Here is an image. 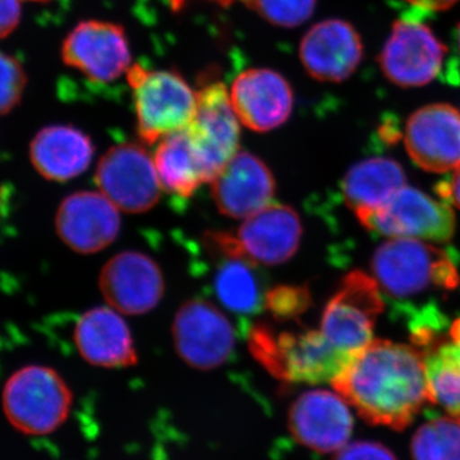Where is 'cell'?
<instances>
[{
    "instance_id": "7a4b0ae2",
    "label": "cell",
    "mask_w": 460,
    "mask_h": 460,
    "mask_svg": "<svg viewBox=\"0 0 460 460\" xmlns=\"http://www.w3.org/2000/svg\"><path fill=\"white\" fill-rule=\"evenodd\" d=\"M248 345L272 376L310 385L332 384L354 353L339 349L321 330L277 334L266 323H256L250 330Z\"/></svg>"
},
{
    "instance_id": "6da1fadb",
    "label": "cell",
    "mask_w": 460,
    "mask_h": 460,
    "mask_svg": "<svg viewBox=\"0 0 460 460\" xmlns=\"http://www.w3.org/2000/svg\"><path fill=\"white\" fill-rule=\"evenodd\" d=\"M332 385L371 425L407 429L429 401L420 350L389 341H372L356 350Z\"/></svg>"
},
{
    "instance_id": "ac0fdd59",
    "label": "cell",
    "mask_w": 460,
    "mask_h": 460,
    "mask_svg": "<svg viewBox=\"0 0 460 460\" xmlns=\"http://www.w3.org/2000/svg\"><path fill=\"white\" fill-rule=\"evenodd\" d=\"M229 93L239 122L255 132L279 128L289 119L295 104L287 78L268 68L242 72Z\"/></svg>"
},
{
    "instance_id": "9c48e42d",
    "label": "cell",
    "mask_w": 460,
    "mask_h": 460,
    "mask_svg": "<svg viewBox=\"0 0 460 460\" xmlns=\"http://www.w3.org/2000/svg\"><path fill=\"white\" fill-rule=\"evenodd\" d=\"M95 181L102 195L127 214H142L160 199L154 159L142 145L119 144L100 159Z\"/></svg>"
},
{
    "instance_id": "d6986e66",
    "label": "cell",
    "mask_w": 460,
    "mask_h": 460,
    "mask_svg": "<svg viewBox=\"0 0 460 460\" xmlns=\"http://www.w3.org/2000/svg\"><path fill=\"white\" fill-rule=\"evenodd\" d=\"M277 181L259 156L238 151L224 171L211 181V195L220 214L247 219L270 204Z\"/></svg>"
},
{
    "instance_id": "4316f807",
    "label": "cell",
    "mask_w": 460,
    "mask_h": 460,
    "mask_svg": "<svg viewBox=\"0 0 460 460\" xmlns=\"http://www.w3.org/2000/svg\"><path fill=\"white\" fill-rule=\"evenodd\" d=\"M411 450L413 460H460V419L429 420L414 434Z\"/></svg>"
},
{
    "instance_id": "4dcf8cb0",
    "label": "cell",
    "mask_w": 460,
    "mask_h": 460,
    "mask_svg": "<svg viewBox=\"0 0 460 460\" xmlns=\"http://www.w3.org/2000/svg\"><path fill=\"white\" fill-rule=\"evenodd\" d=\"M332 460H398L392 450L374 441H357L339 450Z\"/></svg>"
},
{
    "instance_id": "8992f818",
    "label": "cell",
    "mask_w": 460,
    "mask_h": 460,
    "mask_svg": "<svg viewBox=\"0 0 460 460\" xmlns=\"http://www.w3.org/2000/svg\"><path fill=\"white\" fill-rule=\"evenodd\" d=\"M239 124L226 84L211 83L198 91V109L186 131L205 181L211 183L237 155Z\"/></svg>"
},
{
    "instance_id": "2e32d148",
    "label": "cell",
    "mask_w": 460,
    "mask_h": 460,
    "mask_svg": "<svg viewBox=\"0 0 460 460\" xmlns=\"http://www.w3.org/2000/svg\"><path fill=\"white\" fill-rule=\"evenodd\" d=\"M56 230L63 243L75 252H100L119 234V208L102 192L72 193L58 208Z\"/></svg>"
},
{
    "instance_id": "30bf717a",
    "label": "cell",
    "mask_w": 460,
    "mask_h": 460,
    "mask_svg": "<svg viewBox=\"0 0 460 460\" xmlns=\"http://www.w3.org/2000/svg\"><path fill=\"white\" fill-rule=\"evenodd\" d=\"M447 48L425 23L398 20L377 58L381 72L399 87H420L440 75Z\"/></svg>"
},
{
    "instance_id": "f546056e",
    "label": "cell",
    "mask_w": 460,
    "mask_h": 460,
    "mask_svg": "<svg viewBox=\"0 0 460 460\" xmlns=\"http://www.w3.org/2000/svg\"><path fill=\"white\" fill-rule=\"evenodd\" d=\"M25 69L16 58L0 51V115L11 113L25 91Z\"/></svg>"
},
{
    "instance_id": "3957f363",
    "label": "cell",
    "mask_w": 460,
    "mask_h": 460,
    "mask_svg": "<svg viewBox=\"0 0 460 460\" xmlns=\"http://www.w3.org/2000/svg\"><path fill=\"white\" fill-rule=\"evenodd\" d=\"M456 256L419 239L395 238L377 248L372 270L385 295L404 304L432 290L456 289L460 283Z\"/></svg>"
},
{
    "instance_id": "e575fe53",
    "label": "cell",
    "mask_w": 460,
    "mask_h": 460,
    "mask_svg": "<svg viewBox=\"0 0 460 460\" xmlns=\"http://www.w3.org/2000/svg\"><path fill=\"white\" fill-rule=\"evenodd\" d=\"M187 0H169L172 11H181V8L186 4ZM217 4L223 5V7H229V5L234 4V3H242V4L250 7L251 0H213Z\"/></svg>"
},
{
    "instance_id": "ba28073f",
    "label": "cell",
    "mask_w": 460,
    "mask_h": 460,
    "mask_svg": "<svg viewBox=\"0 0 460 460\" xmlns=\"http://www.w3.org/2000/svg\"><path fill=\"white\" fill-rule=\"evenodd\" d=\"M172 332L175 352L196 370L222 367L234 352L232 323L219 308L204 299H190L181 305Z\"/></svg>"
},
{
    "instance_id": "e0dca14e",
    "label": "cell",
    "mask_w": 460,
    "mask_h": 460,
    "mask_svg": "<svg viewBox=\"0 0 460 460\" xmlns=\"http://www.w3.org/2000/svg\"><path fill=\"white\" fill-rule=\"evenodd\" d=\"M288 429L296 441L314 452H339L352 435L353 419L341 395L310 390L290 405Z\"/></svg>"
},
{
    "instance_id": "d6a6232c",
    "label": "cell",
    "mask_w": 460,
    "mask_h": 460,
    "mask_svg": "<svg viewBox=\"0 0 460 460\" xmlns=\"http://www.w3.org/2000/svg\"><path fill=\"white\" fill-rule=\"evenodd\" d=\"M438 195L447 204L456 206L460 208V166L454 171L450 177L445 178L436 186Z\"/></svg>"
},
{
    "instance_id": "1f68e13d",
    "label": "cell",
    "mask_w": 460,
    "mask_h": 460,
    "mask_svg": "<svg viewBox=\"0 0 460 460\" xmlns=\"http://www.w3.org/2000/svg\"><path fill=\"white\" fill-rule=\"evenodd\" d=\"M20 20V0H0V39L13 32Z\"/></svg>"
},
{
    "instance_id": "ffe728a7",
    "label": "cell",
    "mask_w": 460,
    "mask_h": 460,
    "mask_svg": "<svg viewBox=\"0 0 460 460\" xmlns=\"http://www.w3.org/2000/svg\"><path fill=\"white\" fill-rule=\"evenodd\" d=\"M237 238L244 252L257 265H281L298 251L301 219L290 206L269 204L244 219Z\"/></svg>"
},
{
    "instance_id": "484cf974",
    "label": "cell",
    "mask_w": 460,
    "mask_h": 460,
    "mask_svg": "<svg viewBox=\"0 0 460 460\" xmlns=\"http://www.w3.org/2000/svg\"><path fill=\"white\" fill-rule=\"evenodd\" d=\"M429 401L460 417V341H438L425 352Z\"/></svg>"
},
{
    "instance_id": "74e56055",
    "label": "cell",
    "mask_w": 460,
    "mask_h": 460,
    "mask_svg": "<svg viewBox=\"0 0 460 460\" xmlns=\"http://www.w3.org/2000/svg\"><path fill=\"white\" fill-rule=\"evenodd\" d=\"M31 2H49V0H31Z\"/></svg>"
},
{
    "instance_id": "9a60e30c",
    "label": "cell",
    "mask_w": 460,
    "mask_h": 460,
    "mask_svg": "<svg viewBox=\"0 0 460 460\" xmlns=\"http://www.w3.org/2000/svg\"><path fill=\"white\" fill-rule=\"evenodd\" d=\"M363 51L361 35L352 23L329 18L305 32L299 44V59L314 80L341 84L361 65Z\"/></svg>"
},
{
    "instance_id": "277c9868",
    "label": "cell",
    "mask_w": 460,
    "mask_h": 460,
    "mask_svg": "<svg viewBox=\"0 0 460 460\" xmlns=\"http://www.w3.org/2000/svg\"><path fill=\"white\" fill-rule=\"evenodd\" d=\"M127 81L132 89L136 127L142 142L155 144L189 128L198 109V91L178 72L132 65Z\"/></svg>"
},
{
    "instance_id": "5b68a950",
    "label": "cell",
    "mask_w": 460,
    "mask_h": 460,
    "mask_svg": "<svg viewBox=\"0 0 460 460\" xmlns=\"http://www.w3.org/2000/svg\"><path fill=\"white\" fill-rule=\"evenodd\" d=\"M71 387L54 368L29 365L14 371L2 393V407L12 428L30 436L49 435L68 419Z\"/></svg>"
},
{
    "instance_id": "44dd1931",
    "label": "cell",
    "mask_w": 460,
    "mask_h": 460,
    "mask_svg": "<svg viewBox=\"0 0 460 460\" xmlns=\"http://www.w3.org/2000/svg\"><path fill=\"white\" fill-rule=\"evenodd\" d=\"M74 341L84 361L96 367L126 368L137 365L131 330L113 308L86 311L75 323Z\"/></svg>"
},
{
    "instance_id": "5bb4252c",
    "label": "cell",
    "mask_w": 460,
    "mask_h": 460,
    "mask_svg": "<svg viewBox=\"0 0 460 460\" xmlns=\"http://www.w3.org/2000/svg\"><path fill=\"white\" fill-rule=\"evenodd\" d=\"M404 145L423 171H456L460 166V111L444 102L419 109L405 126Z\"/></svg>"
},
{
    "instance_id": "836d02e7",
    "label": "cell",
    "mask_w": 460,
    "mask_h": 460,
    "mask_svg": "<svg viewBox=\"0 0 460 460\" xmlns=\"http://www.w3.org/2000/svg\"><path fill=\"white\" fill-rule=\"evenodd\" d=\"M405 2L425 11L440 12L452 8L459 0H405Z\"/></svg>"
},
{
    "instance_id": "d4e9b609",
    "label": "cell",
    "mask_w": 460,
    "mask_h": 460,
    "mask_svg": "<svg viewBox=\"0 0 460 460\" xmlns=\"http://www.w3.org/2000/svg\"><path fill=\"white\" fill-rule=\"evenodd\" d=\"M215 272L214 290L224 307L238 314L261 311L266 292L257 274V263L246 257H224Z\"/></svg>"
},
{
    "instance_id": "7402d4cb",
    "label": "cell",
    "mask_w": 460,
    "mask_h": 460,
    "mask_svg": "<svg viewBox=\"0 0 460 460\" xmlns=\"http://www.w3.org/2000/svg\"><path fill=\"white\" fill-rule=\"evenodd\" d=\"M95 154L90 136L68 124L44 127L30 144V160L45 180L66 181L87 171Z\"/></svg>"
},
{
    "instance_id": "7c38bea8",
    "label": "cell",
    "mask_w": 460,
    "mask_h": 460,
    "mask_svg": "<svg viewBox=\"0 0 460 460\" xmlns=\"http://www.w3.org/2000/svg\"><path fill=\"white\" fill-rule=\"evenodd\" d=\"M62 59L66 66L100 84L113 83L133 65L123 27L98 20L84 21L68 33L62 45Z\"/></svg>"
},
{
    "instance_id": "603a6c76",
    "label": "cell",
    "mask_w": 460,
    "mask_h": 460,
    "mask_svg": "<svg viewBox=\"0 0 460 460\" xmlns=\"http://www.w3.org/2000/svg\"><path fill=\"white\" fill-rule=\"evenodd\" d=\"M405 172L387 157H371L349 169L341 189L348 208L362 219L384 208L405 187Z\"/></svg>"
},
{
    "instance_id": "cb8c5ba5",
    "label": "cell",
    "mask_w": 460,
    "mask_h": 460,
    "mask_svg": "<svg viewBox=\"0 0 460 460\" xmlns=\"http://www.w3.org/2000/svg\"><path fill=\"white\" fill-rule=\"evenodd\" d=\"M154 164L160 186L171 195L189 199L205 183L187 131L172 133L163 138L156 148Z\"/></svg>"
},
{
    "instance_id": "d590c367",
    "label": "cell",
    "mask_w": 460,
    "mask_h": 460,
    "mask_svg": "<svg viewBox=\"0 0 460 460\" xmlns=\"http://www.w3.org/2000/svg\"><path fill=\"white\" fill-rule=\"evenodd\" d=\"M8 198L9 193L7 187L2 186V184H0V215L3 214V210H4L5 205H8Z\"/></svg>"
},
{
    "instance_id": "83f0119b",
    "label": "cell",
    "mask_w": 460,
    "mask_h": 460,
    "mask_svg": "<svg viewBox=\"0 0 460 460\" xmlns=\"http://www.w3.org/2000/svg\"><path fill=\"white\" fill-rule=\"evenodd\" d=\"M316 5L317 0H251L248 8L272 25L293 29L310 20Z\"/></svg>"
},
{
    "instance_id": "8d00e7d4",
    "label": "cell",
    "mask_w": 460,
    "mask_h": 460,
    "mask_svg": "<svg viewBox=\"0 0 460 460\" xmlns=\"http://www.w3.org/2000/svg\"><path fill=\"white\" fill-rule=\"evenodd\" d=\"M458 44H459V50H460V25L458 30Z\"/></svg>"
},
{
    "instance_id": "52a82bcc",
    "label": "cell",
    "mask_w": 460,
    "mask_h": 460,
    "mask_svg": "<svg viewBox=\"0 0 460 460\" xmlns=\"http://www.w3.org/2000/svg\"><path fill=\"white\" fill-rule=\"evenodd\" d=\"M384 307L376 279L363 271L349 272L323 310L321 332L339 349L356 352L372 341Z\"/></svg>"
},
{
    "instance_id": "f1b7e54d",
    "label": "cell",
    "mask_w": 460,
    "mask_h": 460,
    "mask_svg": "<svg viewBox=\"0 0 460 460\" xmlns=\"http://www.w3.org/2000/svg\"><path fill=\"white\" fill-rule=\"evenodd\" d=\"M313 296L305 286H277L266 290L263 307L274 319H296L310 308Z\"/></svg>"
},
{
    "instance_id": "8fae6325",
    "label": "cell",
    "mask_w": 460,
    "mask_h": 460,
    "mask_svg": "<svg viewBox=\"0 0 460 460\" xmlns=\"http://www.w3.org/2000/svg\"><path fill=\"white\" fill-rule=\"evenodd\" d=\"M377 234L447 242L456 230V217L447 202L436 201L411 187H402L384 208L359 219Z\"/></svg>"
},
{
    "instance_id": "4fadbf2b",
    "label": "cell",
    "mask_w": 460,
    "mask_h": 460,
    "mask_svg": "<svg viewBox=\"0 0 460 460\" xmlns=\"http://www.w3.org/2000/svg\"><path fill=\"white\" fill-rule=\"evenodd\" d=\"M99 287L115 311L138 316L150 313L164 296L162 269L150 256L137 251H124L102 268Z\"/></svg>"
}]
</instances>
